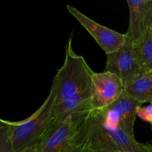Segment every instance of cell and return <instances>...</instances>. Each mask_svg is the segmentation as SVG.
I'll list each match as a JSON object with an SVG mask.
<instances>
[{
    "instance_id": "obj_4",
    "label": "cell",
    "mask_w": 152,
    "mask_h": 152,
    "mask_svg": "<svg viewBox=\"0 0 152 152\" xmlns=\"http://www.w3.org/2000/svg\"><path fill=\"white\" fill-rule=\"evenodd\" d=\"M89 111L72 114L52 123L37 145L38 152H87L80 140V132Z\"/></svg>"
},
{
    "instance_id": "obj_3",
    "label": "cell",
    "mask_w": 152,
    "mask_h": 152,
    "mask_svg": "<svg viewBox=\"0 0 152 152\" xmlns=\"http://www.w3.org/2000/svg\"><path fill=\"white\" fill-rule=\"evenodd\" d=\"M53 87L43 105L28 118L19 122H10V137L14 152L37 146L54 121Z\"/></svg>"
},
{
    "instance_id": "obj_13",
    "label": "cell",
    "mask_w": 152,
    "mask_h": 152,
    "mask_svg": "<svg viewBox=\"0 0 152 152\" xmlns=\"http://www.w3.org/2000/svg\"><path fill=\"white\" fill-rule=\"evenodd\" d=\"M137 116L152 125V102L147 106L139 107L137 110Z\"/></svg>"
},
{
    "instance_id": "obj_14",
    "label": "cell",
    "mask_w": 152,
    "mask_h": 152,
    "mask_svg": "<svg viewBox=\"0 0 152 152\" xmlns=\"http://www.w3.org/2000/svg\"><path fill=\"white\" fill-rule=\"evenodd\" d=\"M19 152H38V151H37V146H35V147H31V148H26V149L22 150V151Z\"/></svg>"
},
{
    "instance_id": "obj_1",
    "label": "cell",
    "mask_w": 152,
    "mask_h": 152,
    "mask_svg": "<svg viewBox=\"0 0 152 152\" xmlns=\"http://www.w3.org/2000/svg\"><path fill=\"white\" fill-rule=\"evenodd\" d=\"M72 34L69 37L62 66L58 70L52 87L55 92L54 122L75 113L91 110L92 71L84 58L72 48Z\"/></svg>"
},
{
    "instance_id": "obj_7",
    "label": "cell",
    "mask_w": 152,
    "mask_h": 152,
    "mask_svg": "<svg viewBox=\"0 0 152 152\" xmlns=\"http://www.w3.org/2000/svg\"><path fill=\"white\" fill-rule=\"evenodd\" d=\"M70 14L72 15L79 23L91 34L100 48L106 54L113 53L120 48L125 42V34L110 29L95 22L86 15L71 5H66Z\"/></svg>"
},
{
    "instance_id": "obj_12",
    "label": "cell",
    "mask_w": 152,
    "mask_h": 152,
    "mask_svg": "<svg viewBox=\"0 0 152 152\" xmlns=\"http://www.w3.org/2000/svg\"><path fill=\"white\" fill-rule=\"evenodd\" d=\"M0 152H14L11 137L10 122L0 118Z\"/></svg>"
},
{
    "instance_id": "obj_2",
    "label": "cell",
    "mask_w": 152,
    "mask_h": 152,
    "mask_svg": "<svg viewBox=\"0 0 152 152\" xmlns=\"http://www.w3.org/2000/svg\"><path fill=\"white\" fill-rule=\"evenodd\" d=\"M80 140L87 152H147L145 144L93 110L83 121Z\"/></svg>"
},
{
    "instance_id": "obj_10",
    "label": "cell",
    "mask_w": 152,
    "mask_h": 152,
    "mask_svg": "<svg viewBox=\"0 0 152 152\" xmlns=\"http://www.w3.org/2000/svg\"><path fill=\"white\" fill-rule=\"evenodd\" d=\"M124 92L140 103L152 102V73H142L124 86Z\"/></svg>"
},
{
    "instance_id": "obj_15",
    "label": "cell",
    "mask_w": 152,
    "mask_h": 152,
    "mask_svg": "<svg viewBox=\"0 0 152 152\" xmlns=\"http://www.w3.org/2000/svg\"><path fill=\"white\" fill-rule=\"evenodd\" d=\"M145 144L147 152H152V143L148 142V143H145Z\"/></svg>"
},
{
    "instance_id": "obj_5",
    "label": "cell",
    "mask_w": 152,
    "mask_h": 152,
    "mask_svg": "<svg viewBox=\"0 0 152 152\" xmlns=\"http://www.w3.org/2000/svg\"><path fill=\"white\" fill-rule=\"evenodd\" d=\"M124 91L122 80L115 74L104 71L93 73L91 110L101 111L117 100Z\"/></svg>"
},
{
    "instance_id": "obj_8",
    "label": "cell",
    "mask_w": 152,
    "mask_h": 152,
    "mask_svg": "<svg viewBox=\"0 0 152 152\" xmlns=\"http://www.w3.org/2000/svg\"><path fill=\"white\" fill-rule=\"evenodd\" d=\"M142 104L123 91L119 99L104 109L98 111L107 121L113 123L134 137L137 110Z\"/></svg>"
},
{
    "instance_id": "obj_9",
    "label": "cell",
    "mask_w": 152,
    "mask_h": 152,
    "mask_svg": "<svg viewBox=\"0 0 152 152\" xmlns=\"http://www.w3.org/2000/svg\"><path fill=\"white\" fill-rule=\"evenodd\" d=\"M129 25L125 37L134 42L152 28V0H128Z\"/></svg>"
},
{
    "instance_id": "obj_11",
    "label": "cell",
    "mask_w": 152,
    "mask_h": 152,
    "mask_svg": "<svg viewBox=\"0 0 152 152\" xmlns=\"http://www.w3.org/2000/svg\"><path fill=\"white\" fill-rule=\"evenodd\" d=\"M133 42V48L143 73L152 72V28Z\"/></svg>"
},
{
    "instance_id": "obj_16",
    "label": "cell",
    "mask_w": 152,
    "mask_h": 152,
    "mask_svg": "<svg viewBox=\"0 0 152 152\" xmlns=\"http://www.w3.org/2000/svg\"><path fill=\"white\" fill-rule=\"evenodd\" d=\"M151 129H152V125H151Z\"/></svg>"
},
{
    "instance_id": "obj_17",
    "label": "cell",
    "mask_w": 152,
    "mask_h": 152,
    "mask_svg": "<svg viewBox=\"0 0 152 152\" xmlns=\"http://www.w3.org/2000/svg\"><path fill=\"white\" fill-rule=\"evenodd\" d=\"M151 73H152V72H151Z\"/></svg>"
},
{
    "instance_id": "obj_6",
    "label": "cell",
    "mask_w": 152,
    "mask_h": 152,
    "mask_svg": "<svg viewBox=\"0 0 152 152\" xmlns=\"http://www.w3.org/2000/svg\"><path fill=\"white\" fill-rule=\"evenodd\" d=\"M104 71L117 76L124 86L140 74H142L133 48L132 41L125 37V43L120 48L107 54Z\"/></svg>"
}]
</instances>
